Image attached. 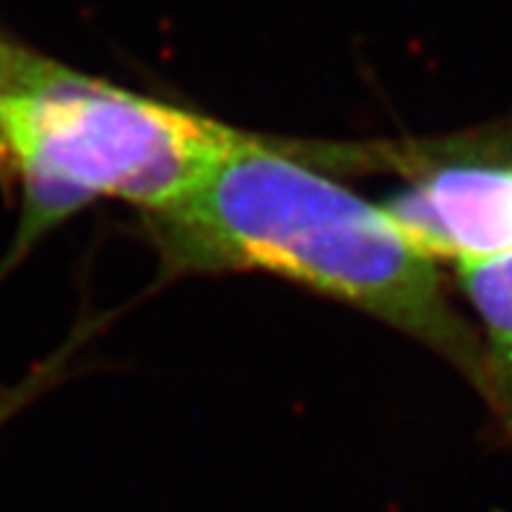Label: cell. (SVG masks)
Here are the masks:
<instances>
[{
    "label": "cell",
    "instance_id": "3",
    "mask_svg": "<svg viewBox=\"0 0 512 512\" xmlns=\"http://www.w3.org/2000/svg\"><path fill=\"white\" fill-rule=\"evenodd\" d=\"M409 182L383 203L427 258L474 266L512 253V125L383 149Z\"/></svg>",
    "mask_w": 512,
    "mask_h": 512
},
{
    "label": "cell",
    "instance_id": "2",
    "mask_svg": "<svg viewBox=\"0 0 512 512\" xmlns=\"http://www.w3.org/2000/svg\"><path fill=\"white\" fill-rule=\"evenodd\" d=\"M245 138L29 50L0 94V182L19 195L16 245L29 247L99 198L159 214Z\"/></svg>",
    "mask_w": 512,
    "mask_h": 512
},
{
    "label": "cell",
    "instance_id": "5",
    "mask_svg": "<svg viewBox=\"0 0 512 512\" xmlns=\"http://www.w3.org/2000/svg\"><path fill=\"white\" fill-rule=\"evenodd\" d=\"M26 55H29V47L16 42L13 37H8L3 29H0V94L13 81V76L19 73V68L24 65Z\"/></svg>",
    "mask_w": 512,
    "mask_h": 512
},
{
    "label": "cell",
    "instance_id": "4",
    "mask_svg": "<svg viewBox=\"0 0 512 512\" xmlns=\"http://www.w3.org/2000/svg\"><path fill=\"white\" fill-rule=\"evenodd\" d=\"M463 294L479 318V393L512 440V253L458 268Z\"/></svg>",
    "mask_w": 512,
    "mask_h": 512
},
{
    "label": "cell",
    "instance_id": "1",
    "mask_svg": "<svg viewBox=\"0 0 512 512\" xmlns=\"http://www.w3.org/2000/svg\"><path fill=\"white\" fill-rule=\"evenodd\" d=\"M177 271H266L419 338L479 388L481 338L440 271L383 206L307 162L302 143L247 133L175 206L146 216Z\"/></svg>",
    "mask_w": 512,
    "mask_h": 512
}]
</instances>
